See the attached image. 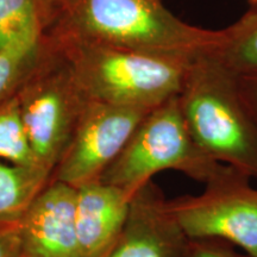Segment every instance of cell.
<instances>
[{
	"mask_svg": "<svg viewBox=\"0 0 257 257\" xmlns=\"http://www.w3.org/2000/svg\"><path fill=\"white\" fill-rule=\"evenodd\" d=\"M225 37L226 28L186 23L162 0H74L42 38L193 59L212 53Z\"/></svg>",
	"mask_w": 257,
	"mask_h": 257,
	"instance_id": "cell-1",
	"label": "cell"
},
{
	"mask_svg": "<svg viewBox=\"0 0 257 257\" xmlns=\"http://www.w3.org/2000/svg\"><path fill=\"white\" fill-rule=\"evenodd\" d=\"M133 197L100 180L76 188L75 224L82 257L108 256L126 225Z\"/></svg>",
	"mask_w": 257,
	"mask_h": 257,
	"instance_id": "cell-10",
	"label": "cell"
},
{
	"mask_svg": "<svg viewBox=\"0 0 257 257\" xmlns=\"http://www.w3.org/2000/svg\"><path fill=\"white\" fill-rule=\"evenodd\" d=\"M40 49L41 41L0 50V104L16 94Z\"/></svg>",
	"mask_w": 257,
	"mask_h": 257,
	"instance_id": "cell-15",
	"label": "cell"
},
{
	"mask_svg": "<svg viewBox=\"0 0 257 257\" xmlns=\"http://www.w3.org/2000/svg\"><path fill=\"white\" fill-rule=\"evenodd\" d=\"M51 176L0 161V227L18 225Z\"/></svg>",
	"mask_w": 257,
	"mask_h": 257,
	"instance_id": "cell-11",
	"label": "cell"
},
{
	"mask_svg": "<svg viewBox=\"0 0 257 257\" xmlns=\"http://www.w3.org/2000/svg\"><path fill=\"white\" fill-rule=\"evenodd\" d=\"M42 169L53 174L88 100L59 48L42 38L38 56L16 92Z\"/></svg>",
	"mask_w": 257,
	"mask_h": 257,
	"instance_id": "cell-5",
	"label": "cell"
},
{
	"mask_svg": "<svg viewBox=\"0 0 257 257\" xmlns=\"http://www.w3.org/2000/svg\"><path fill=\"white\" fill-rule=\"evenodd\" d=\"M48 41L62 51L88 101L147 111L179 95L192 61L98 44Z\"/></svg>",
	"mask_w": 257,
	"mask_h": 257,
	"instance_id": "cell-3",
	"label": "cell"
},
{
	"mask_svg": "<svg viewBox=\"0 0 257 257\" xmlns=\"http://www.w3.org/2000/svg\"><path fill=\"white\" fill-rule=\"evenodd\" d=\"M191 257H246L229 243L217 239H191Z\"/></svg>",
	"mask_w": 257,
	"mask_h": 257,
	"instance_id": "cell-17",
	"label": "cell"
},
{
	"mask_svg": "<svg viewBox=\"0 0 257 257\" xmlns=\"http://www.w3.org/2000/svg\"><path fill=\"white\" fill-rule=\"evenodd\" d=\"M76 188L50 182L19 223L24 257H82L75 224Z\"/></svg>",
	"mask_w": 257,
	"mask_h": 257,
	"instance_id": "cell-9",
	"label": "cell"
},
{
	"mask_svg": "<svg viewBox=\"0 0 257 257\" xmlns=\"http://www.w3.org/2000/svg\"><path fill=\"white\" fill-rule=\"evenodd\" d=\"M41 40L36 0H0V50Z\"/></svg>",
	"mask_w": 257,
	"mask_h": 257,
	"instance_id": "cell-14",
	"label": "cell"
},
{
	"mask_svg": "<svg viewBox=\"0 0 257 257\" xmlns=\"http://www.w3.org/2000/svg\"><path fill=\"white\" fill-rule=\"evenodd\" d=\"M74 0H36L42 37L66 14Z\"/></svg>",
	"mask_w": 257,
	"mask_h": 257,
	"instance_id": "cell-16",
	"label": "cell"
},
{
	"mask_svg": "<svg viewBox=\"0 0 257 257\" xmlns=\"http://www.w3.org/2000/svg\"><path fill=\"white\" fill-rule=\"evenodd\" d=\"M0 257H24L19 224L0 227Z\"/></svg>",
	"mask_w": 257,
	"mask_h": 257,
	"instance_id": "cell-18",
	"label": "cell"
},
{
	"mask_svg": "<svg viewBox=\"0 0 257 257\" xmlns=\"http://www.w3.org/2000/svg\"><path fill=\"white\" fill-rule=\"evenodd\" d=\"M237 83H238L244 100L257 119V73L238 75Z\"/></svg>",
	"mask_w": 257,
	"mask_h": 257,
	"instance_id": "cell-19",
	"label": "cell"
},
{
	"mask_svg": "<svg viewBox=\"0 0 257 257\" xmlns=\"http://www.w3.org/2000/svg\"><path fill=\"white\" fill-rule=\"evenodd\" d=\"M150 111L88 101L51 180L74 188L99 181Z\"/></svg>",
	"mask_w": 257,
	"mask_h": 257,
	"instance_id": "cell-7",
	"label": "cell"
},
{
	"mask_svg": "<svg viewBox=\"0 0 257 257\" xmlns=\"http://www.w3.org/2000/svg\"><path fill=\"white\" fill-rule=\"evenodd\" d=\"M107 257H191V239L155 182L134 194L123 233Z\"/></svg>",
	"mask_w": 257,
	"mask_h": 257,
	"instance_id": "cell-8",
	"label": "cell"
},
{
	"mask_svg": "<svg viewBox=\"0 0 257 257\" xmlns=\"http://www.w3.org/2000/svg\"><path fill=\"white\" fill-rule=\"evenodd\" d=\"M221 165L193 140L176 95L148 112L100 181L134 195L165 170H176L205 184Z\"/></svg>",
	"mask_w": 257,
	"mask_h": 257,
	"instance_id": "cell-4",
	"label": "cell"
},
{
	"mask_svg": "<svg viewBox=\"0 0 257 257\" xmlns=\"http://www.w3.org/2000/svg\"><path fill=\"white\" fill-rule=\"evenodd\" d=\"M248 2L251 4L252 6H255V8H257V0H248Z\"/></svg>",
	"mask_w": 257,
	"mask_h": 257,
	"instance_id": "cell-20",
	"label": "cell"
},
{
	"mask_svg": "<svg viewBox=\"0 0 257 257\" xmlns=\"http://www.w3.org/2000/svg\"><path fill=\"white\" fill-rule=\"evenodd\" d=\"M169 210L189 239H217L257 257V189L250 176L227 165L199 195L168 199Z\"/></svg>",
	"mask_w": 257,
	"mask_h": 257,
	"instance_id": "cell-6",
	"label": "cell"
},
{
	"mask_svg": "<svg viewBox=\"0 0 257 257\" xmlns=\"http://www.w3.org/2000/svg\"><path fill=\"white\" fill-rule=\"evenodd\" d=\"M178 100L189 133L202 152L257 178V119L233 73L208 53L193 57Z\"/></svg>",
	"mask_w": 257,
	"mask_h": 257,
	"instance_id": "cell-2",
	"label": "cell"
},
{
	"mask_svg": "<svg viewBox=\"0 0 257 257\" xmlns=\"http://www.w3.org/2000/svg\"><path fill=\"white\" fill-rule=\"evenodd\" d=\"M234 75L257 73V8L226 28V37L212 53Z\"/></svg>",
	"mask_w": 257,
	"mask_h": 257,
	"instance_id": "cell-12",
	"label": "cell"
},
{
	"mask_svg": "<svg viewBox=\"0 0 257 257\" xmlns=\"http://www.w3.org/2000/svg\"><path fill=\"white\" fill-rule=\"evenodd\" d=\"M0 161L49 174L35 155L16 94L0 104Z\"/></svg>",
	"mask_w": 257,
	"mask_h": 257,
	"instance_id": "cell-13",
	"label": "cell"
}]
</instances>
